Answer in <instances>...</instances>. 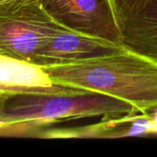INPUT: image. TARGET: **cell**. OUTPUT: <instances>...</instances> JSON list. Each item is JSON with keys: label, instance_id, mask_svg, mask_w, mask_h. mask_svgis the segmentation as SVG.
Instances as JSON below:
<instances>
[{"label": "cell", "instance_id": "9c48e42d", "mask_svg": "<svg viewBox=\"0 0 157 157\" xmlns=\"http://www.w3.org/2000/svg\"><path fill=\"white\" fill-rule=\"evenodd\" d=\"M8 96V95H7ZM6 98V97H5ZM0 99V136H35L39 132L37 129L31 125L25 123L11 122L4 112L3 100Z\"/></svg>", "mask_w": 157, "mask_h": 157}, {"label": "cell", "instance_id": "ba28073f", "mask_svg": "<svg viewBox=\"0 0 157 157\" xmlns=\"http://www.w3.org/2000/svg\"><path fill=\"white\" fill-rule=\"evenodd\" d=\"M0 86L15 93H52L68 86L53 83L42 67L29 62L0 54Z\"/></svg>", "mask_w": 157, "mask_h": 157}, {"label": "cell", "instance_id": "7c38bea8", "mask_svg": "<svg viewBox=\"0 0 157 157\" xmlns=\"http://www.w3.org/2000/svg\"><path fill=\"white\" fill-rule=\"evenodd\" d=\"M152 112H154V113H155V115H156V116H157V110H155V111H152Z\"/></svg>", "mask_w": 157, "mask_h": 157}, {"label": "cell", "instance_id": "8fae6325", "mask_svg": "<svg viewBox=\"0 0 157 157\" xmlns=\"http://www.w3.org/2000/svg\"><path fill=\"white\" fill-rule=\"evenodd\" d=\"M7 1H11V0H0V3H4V2H7Z\"/></svg>", "mask_w": 157, "mask_h": 157}, {"label": "cell", "instance_id": "30bf717a", "mask_svg": "<svg viewBox=\"0 0 157 157\" xmlns=\"http://www.w3.org/2000/svg\"><path fill=\"white\" fill-rule=\"evenodd\" d=\"M10 94H16V93L13 90H11L10 88L0 86V99L4 98L5 97H6L7 95H10Z\"/></svg>", "mask_w": 157, "mask_h": 157}, {"label": "cell", "instance_id": "8992f818", "mask_svg": "<svg viewBox=\"0 0 157 157\" xmlns=\"http://www.w3.org/2000/svg\"><path fill=\"white\" fill-rule=\"evenodd\" d=\"M125 50L127 48L123 45H116L63 28L37 52L34 64L42 67L70 63L118 53Z\"/></svg>", "mask_w": 157, "mask_h": 157}, {"label": "cell", "instance_id": "6da1fadb", "mask_svg": "<svg viewBox=\"0 0 157 157\" xmlns=\"http://www.w3.org/2000/svg\"><path fill=\"white\" fill-rule=\"evenodd\" d=\"M42 69L55 84L112 96L143 114L157 110V61L129 49Z\"/></svg>", "mask_w": 157, "mask_h": 157}, {"label": "cell", "instance_id": "3957f363", "mask_svg": "<svg viewBox=\"0 0 157 157\" xmlns=\"http://www.w3.org/2000/svg\"><path fill=\"white\" fill-rule=\"evenodd\" d=\"M63 28L46 13L40 0L0 3V54L34 63L37 52Z\"/></svg>", "mask_w": 157, "mask_h": 157}, {"label": "cell", "instance_id": "5b68a950", "mask_svg": "<svg viewBox=\"0 0 157 157\" xmlns=\"http://www.w3.org/2000/svg\"><path fill=\"white\" fill-rule=\"evenodd\" d=\"M123 45L157 61V0H112Z\"/></svg>", "mask_w": 157, "mask_h": 157}, {"label": "cell", "instance_id": "277c9868", "mask_svg": "<svg viewBox=\"0 0 157 157\" xmlns=\"http://www.w3.org/2000/svg\"><path fill=\"white\" fill-rule=\"evenodd\" d=\"M40 4L52 19L64 28L123 45L112 0H40Z\"/></svg>", "mask_w": 157, "mask_h": 157}, {"label": "cell", "instance_id": "52a82bcc", "mask_svg": "<svg viewBox=\"0 0 157 157\" xmlns=\"http://www.w3.org/2000/svg\"><path fill=\"white\" fill-rule=\"evenodd\" d=\"M157 136V121L154 112L135 114L121 118L102 119L94 125L70 129L40 131L36 137L45 139L68 138H121L130 136Z\"/></svg>", "mask_w": 157, "mask_h": 157}, {"label": "cell", "instance_id": "7a4b0ae2", "mask_svg": "<svg viewBox=\"0 0 157 157\" xmlns=\"http://www.w3.org/2000/svg\"><path fill=\"white\" fill-rule=\"evenodd\" d=\"M3 108L11 122L29 124L39 132L63 121L121 118L141 113L125 100L74 86L52 93L10 94L4 98Z\"/></svg>", "mask_w": 157, "mask_h": 157}]
</instances>
